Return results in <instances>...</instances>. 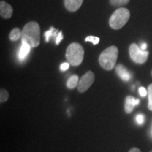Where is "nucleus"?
<instances>
[{
    "instance_id": "obj_1",
    "label": "nucleus",
    "mask_w": 152,
    "mask_h": 152,
    "mask_svg": "<svg viewBox=\"0 0 152 152\" xmlns=\"http://www.w3.org/2000/svg\"><path fill=\"white\" fill-rule=\"evenodd\" d=\"M22 42L27 43L35 48L40 44V27L37 22L31 21L24 26L21 32Z\"/></svg>"
},
{
    "instance_id": "obj_2",
    "label": "nucleus",
    "mask_w": 152,
    "mask_h": 152,
    "mask_svg": "<svg viewBox=\"0 0 152 152\" xmlns=\"http://www.w3.org/2000/svg\"><path fill=\"white\" fill-rule=\"evenodd\" d=\"M118 56V49L115 46H111L106 48L101 53L99 62L100 66L106 71H111L115 66Z\"/></svg>"
},
{
    "instance_id": "obj_3",
    "label": "nucleus",
    "mask_w": 152,
    "mask_h": 152,
    "mask_svg": "<svg viewBox=\"0 0 152 152\" xmlns=\"http://www.w3.org/2000/svg\"><path fill=\"white\" fill-rule=\"evenodd\" d=\"M84 49L79 43H71L66 49V57L68 62L73 66H77L81 64L84 57Z\"/></svg>"
},
{
    "instance_id": "obj_4",
    "label": "nucleus",
    "mask_w": 152,
    "mask_h": 152,
    "mask_svg": "<svg viewBox=\"0 0 152 152\" xmlns=\"http://www.w3.org/2000/svg\"><path fill=\"white\" fill-rule=\"evenodd\" d=\"M130 16V11L128 9L121 7L113 13L109 18V26L113 30H119L122 28Z\"/></svg>"
},
{
    "instance_id": "obj_5",
    "label": "nucleus",
    "mask_w": 152,
    "mask_h": 152,
    "mask_svg": "<svg viewBox=\"0 0 152 152\" xmlns=\"http://www.w3.org/2000/svg\"><path fill=\"white\" fill-rule=\"evenodd\" d=\"M129 54L132 61L139 64H144L147 61L149 56V52L142 50L135 43L130 45L129 47Z\"/></svg>"
},
{
    "instance_id": "obj_6",
    "label": "nucleus",
    "mask_w": 152,
    "mask_h": 152,
    "mask_svg": "<svg viewBox=\"0 0 152 152\" xmlns=\"http://www.w3.org/2000/svg\"><path fill=\"white\" fill-rule=\"evenodd\" d=\"M95 76L93 72L91 71H87L84 75L82 76L80 79L78 85H77V90L79 92L83 93L88 90L92 86L94 81Z\"/></svg>"
},
{
    "instance_id": "obj_7",
    "label": "nucleus",
    "mask_w": 152,
    "mask_h": 152,
    "mask_svg": "<svg viewBox=\"0 0 152 152\" xmlns=\"http://www.w3.org/2000/svg\"><path fill=\"white\" fill-rule=\"evenodd\" d=\"M0 15L4 18L9 19L13 15V9L10 4L4 1H0Z\"/></svg>"
},
{
    "instance_id": "obj_8",
    "label": "nucleus",
    "mask_w": 152,
    "mask_h": 152,
    "mask_svg": "<svg viewBox=\"0 0 152 152\" xmlns=\"http://www.w3.org/2000/svg\"><path fill=\"white\" fill-rule=\"evenodd\" d=\"M115 73H117V75L121 77L123 80L125 82H128L131 79V74L130 73L127 68L125 67L122 64H118L115 66Z\"/></svg>"
},
{
    "instance_id": "obj_9",
    "label": "nucleus",
    "mask_w": 152,
    "mask_h": 152,
    "mask_svg": "<svg viewBox=\"0 0 152 152\" xmlns=\"http://www.w3.org/2000/svg\"><path fill=\"white\" fill-rule=\"evenodd\" d=\"M83 0H64L65 7L69 11L75 12L81 7Z\"/></svg>"
},
{
    "instance_id": "obj_10",
    "label": "nucleus",
    "mask_w": 152,
    "mask_h": 152,
    "mask_svg": "<svg viewBox=\"0 0 152 152\" xmlns=\"http://www.w3.org/2000/svg\"><path fill=\"white\" fill-rule=\"evenodd\" d=\"M140 104V100L135 99L132 96H128L125 98V111L127 113H130L134 109V107L136 105Z\"/></svg>"
},
{
    "instance_id": "obj_11",
    "label": "nucleus",
    "mask_w": 152,
    "mask_h": 152,
    "mask_svg": "<svg viewBox=\"0 0 152 152\" xmlns=\"http://www.w3.org/2000/svg\"><path fill=\"white\" fill-rule=\"evenodd\" d=\"M31 47L27 43L22 42V45L20 47V52L18 54V57L20 60H24L26 58V57L28 56V54H29Z\"/></svg>"
},
{
    "instance_id": "obj_12",
    "label": "nucleus",
    "mask_w": 152,
    "mask_h": 152,
    "mask_svg": "<svg viewBox=\"0 0 152 152\" xmlns=\"http://www.w3.org/2000/svg\"><path fill=\"white\" fill-rule=\"evenodd\" d=\"M78 83H79L78 76L77 75H73L69 77V79H68L67 81V84L66 85H67L68 88L74 89L75 87H76V86L78 85Z\"/></svg>"
},
{
    "instance_id": "obj_13",
    "label": "nucleus",
    "mask_w": 152,
    "mask_h": 152,
    "mask_svg": "<svg viewBox=\"0 0 152 152\" xmlns=\"http://www.w3.org/2000/svg\"><path fill=\"white\" fill-rule=\"evenodd\" d=\"M21 32L22 30H20L18 28H16L14 29L11 30V32L9 34V38L11 41H17L20 39V37H21Z\"/></svg>"
},
{
    "instance_id": "obj_14",
    "label": "nucleus",
    "mask_w": 152,
    "mask_h": 152,
    "mask_svg": "<svg viewBox=\"0 0 152 152\" xmlns=\"http://www.w3.org/2000/svg\"><path fill=\"white\" fill-rule=\"evenodd\" d=\"M110 4L113 7H122L129 3L130 0H109Z\"/></svg>"
},
{
    "instance_id": "obj_15",
    "label": "nucleus",
    "mask_w": 152,
    "mask_h": 152,
    "mask_svg": "<svg viewBox=\"0 0 152 152\" xmlns=\"http://www.w3.org/2000/svg\"><path fill=\"white\" fill-rule=\"evenodd\" d=\"M9 97V92L4 89H1V90H0V102L3 103V102H7Z\"/></svg>"
},
{
    "instance_id": "obj_16",
    "label": "nucleus",
    "mask_w": 152,
    "mask_h": 152,
    "mask_svg": "<svg viewBox=\"0 0 152 152\" xmlns=\"http://www.w3.org/2000/svg\"><path fill=\"white\" fill-rule=\"evenodd\" d=\"M148 95H149V103H148V109L152 111V83L148 87Z\"/></svg>"
},
{
    "instance_id": "obj_17",
    "label": "nucleus",
    "mask_w": 152,
    "mask_h": 152,
    "mask_svg": "<svg viewBox=\"0 0 152 152\" xmlns=\"http://www.w3.org/2000/svg\"><path fill=\"white\" fill-rule=\"evenodd\" d=\"M99 38L97 37H94V36H88L85 39V41L91 42L93 43V45H97L99 42Z\"/></svg>"
},
{
    "instance_id": "obj_18",
    "label": "nucleus",
    "mask_w": 152,
    "mask_h": 152,
    "mask_svg": "<svg viewBox=\"0 0 152 152\" xmlns=\"http://www.w3.org/2000/svg\"><path fill=\"white\" fill-rule=\"evenodd\" d=\"M55 28L54 27H52L50 28V30H48V31H47L46 33H45V37H46V42H49V39H50L51 37H52V34H53V32L54 31Z\"/></svg>"
},
{
    "instance_id": "obj_19",
    "label": "nucleus",
    "mask_w": 152,
    "mask_h": 152,
    "mask_svg": "<svg viewBox=\"0 0 152 152\" xmlns=\"http://www.w3.org/2000/svg\"><path fill=\"white\" fill-rule=\"evenodd\" d=\"M136 121L139 124H142L144 121V117L142 114H139V115H137L136 117Z\"/></svg>"
},
{
    "instance_id": "obj_20",
    "label": "nucleus",
    "mask_w": 152,
    "mask_h": 152,
    "mask_svg": "<svg viewBox=\"0 0 152 152\" xmlns=\"http://www.w3.org/2000/svg\"><path fill=\"white\" fill-rule=\"evenodd\" d=\"M64 39V37H63V35H62V31H60L59 33L58 34V36H57L56 39V44L57 45H59V43L61 42V41L62 40V39Z\"/></svg>"
},
{
    "instance_id": "obj_21",
    "label": "nucleus",
    "mask_w": 152,
    "mask_h": 152,
    "mask_svg": "<svg viewBox=\"0 0 152 152\" xmlns=\"http://www.w3.org/2000/svg\"><path fill=\"white\" fill-rule=\"evenodd\" d=\"M139 92H140V94L141 95V96H146L147 94V92L146 90V89L143 87H141L140 89H139Z\"/></svg>"
},
{
    "instance_id": "obj_22",
    "label": "nucleus",
    "mask_w": 152,
    "mask_h": 152,
    "mask_svg": "<svg viewBox=\"0 0 152 152\" xmlns=\"http://www.w3.org/2000/svg\"><path fill=\"white\" fill-rule=\"evenodd\" d=\"M69 63H63L60 66L61 70L63 71H65L66 70H68V68H69Z\"/></svg>"
},
{
    "instance_id": "obj_23",
    "label": "nucleus",
    "mask_w": 152,
    "mask_h": 152,
    "mask_svg": "<svg viewBox=\"0 0 152 152\" xmlns=\"http://www.w3.org/2000/svg\"><path fill=\"white\" fill-rule=\"evenodd\" d=\"M129 152H141V151L139 149H137V148L134 147L132 148V149H131L130 151H129Z\"/></svg>"
},
{
    "instance_id": "obj_24",
    "label": "nucleus",
    "mask_w": 152,
    "mask_h": 152,
    "mask_svg": "<svg viewBox=\"0 0 152 152\" xmlns=\"http://www.w3.org/2000/svg\"><path fill=\"white\" fill-rule=\"evenodd\" d=\"M140 49H141L142 50H143V51L146 50V49H147V44H146V43L142 44V46H141V47H140Z\"/></svg>"
},
{
    "instance_id": "obj_25",
    "label": "nucleus",
    "mask_w": 152,
    "mask_h": 152,
    "mask_svg": "<svg viewBox=\"0 0 152 152\" xmlns=\"http://www.w3.org/2000/svg\"><path fill=\"white\" fill-rule=\"evenodd\" d=\"M151 76H152V70H151Z\"/></svg>"
},
{
    "instance_id": "obj_26",
    "label": "nucleus",
    "mask_w": 152,
    "mask_h": 152,
    "mask_svg": "<svg viewBox=\"0 0 152 152\" xmlns=\"http://www.w3.org/2000/svg\"><path fill=\"white\" fill-rule=\"evenodd\" d=\"M150 152H152V150H151V151H150Z\"/></svg>"
}]
</instances>
